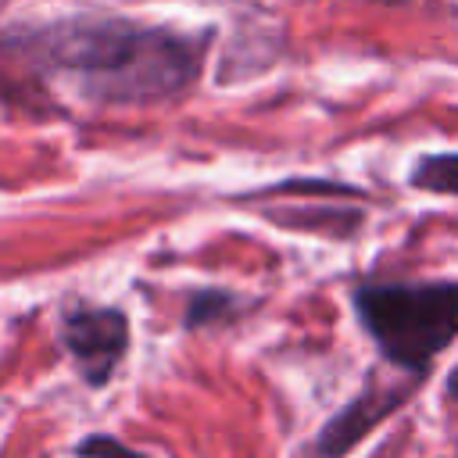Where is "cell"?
I'll use <instances>...</instances> for the list:
<instances>
[{"label": "cell", "mask_w": 458, "mask_h": 458, "mask_svg": "<svg viewBox=\"0 0 458 458\" xmlns=\"http://www.w3.org/2000/svg\"><path fill=\"white\" fill-rule=\"evenodd\" d=\"M11 50L72 79L89 104H161L182 97L204 64L208 36L114 14H72L11 32Z\"/></svg>", "instance_id": "cell-1"}, {"label": "cell", "mask_w": 458, "mask_h": 458, "mask_svg": "<svg viewBox=\"0 0 458 458\" xmlns=\"http://www.w3.org/2000/svg\"><path fill=\"white\" fill-rule=\"evenodd\" d=\"M354 311L379 354L408 376H426L433 358L458 340V279L365 283Z\"/></svg>", "instance_id": "cell-2"}, {"label": "cell", "mask_w": 458, "mask_h": 458, "mask_svg": "<svg viewBox=\"0 0 458 458\" xmlns=\"http://www.w3.org/2000/svg\"><path fill=\"white\" fill-rule=\"evenodd\" d=\"M61 340L89 386H104L129 351V318L118 308L75 304L61 318Z\"/></svg>", "instance_id": "cell-3"}, {"label": "cell", "mask_w": 458, "mask_h": 458, "mask_svg": "<svg viewBox=\"0 0 458 458\" xmlns=\"http://www.w3.org/2000/svg\"><path fill=\"white\" fill-rule=\"evenodd\" d=\"M419 383V379H415ZM415 383H401V386H379L376 379L358 394L351 397L322 429L318 437L311 440V447L304 451V458H344L379 419H386L408 394Z\"/></svg>", "instance_id": "cell-4"}, {"label": "cell", "mask_w": 458, "mask_h": 458, "mask_svg": "<svg viewBox=\"0 0 458 458\" xmlns=\"http://www.w3.org/2000/svg\"><path fill=\"white\" fill-rule=\"evenodd\" d=\"M240 311V297L229 293V290H218V286H197L186 301V329H204V326H222L229 318H236Z\"/></svg>", "instance_id": "cell-5"}, {"label": "cell", "mask_w": 458, "mask_h": 458, "mask_svg": "<svg viewBox=\"0 0 458 458\" xmlns=\"http://www.w3.org/2000/svg\"><path fill=\"white\" fill-rule=\"evenodd\" d=\"M408 182L415 190L426 193H444V197H458V154H422L408 175Z\"/></svg>", "instance_id": "cell-6"}, {"label": "cell", "mask_w": 458, "mask_h": 458, "mask_svg": "<svg viewBox=\"0 0 458 458\" xmlns=\"http://www.w3.org/2000/svg\"><path fill=\"white\" fill-rule=\"evenodd\" d=\"M75 454L79 458H143L140 451H132L129 444H122L111 433H89L86 440L75 444Z\"/></svg>", "instance_id": "cell-7"}, {"label": "cell", "mask_w": 458, "mask_h": 458, "mask_svg": "<svg viewBox=\"0 0 458 458\" xmlns=\"http://www.w3.org/2000/svg\"><path fill=\"white\" fill-rule=\"evenodd\" d=\"M268 193H344V197H354V186H344V182H283Z\"/></svg>", "instance_id": "cell-8"}, {"label": "cell", "mask_w": 458, "mask_h": 458, "mask_svg": "<svg viewBox=\"0 0 458 458\" xmlns=\"http://www.w3.org/2000/svg\"><path fill=\"white\" fill-rule=\"evenodd\" d=\"M444 397L458 404V365H454V369L447 372V383H444Z\"/></svg>", "instance_id": "cell-9"}, {"label": "cell", "mask_w": 458, "mask_h": 458, "mask_svg": "<svg viewBox=\"0 0 458 458\" xmlns=\"http://www.w3.org/2000/svg\"><path fill=\"white\" fill-rule=\"evenodd\" d=\"M386 4H397V0H386Z\"/></svg>", "instance_id": "cell-10"}]
</instances>
